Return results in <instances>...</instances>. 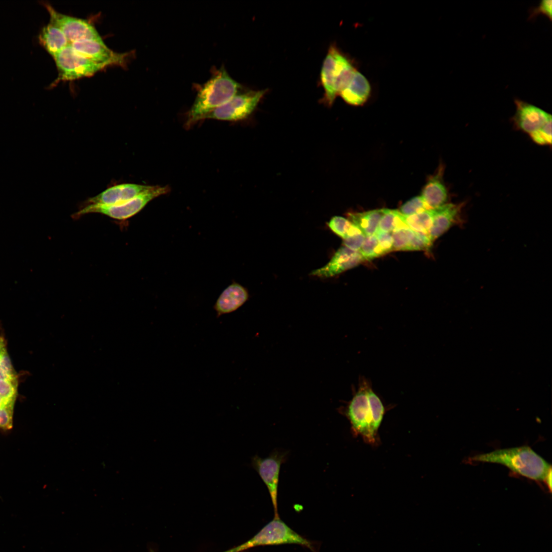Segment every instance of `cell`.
I'll list each match as a JSON object with an SVG mask.
<instances>
[{"mask_svg":"<svg viewBox=\"0 0 552 552\" xmlns=\"http://www.w3.org/2000/svg\"><path fill=\"white\" fill-rule=\"evenodd\" d=\"M469 460L501 464L516 473L537 481L544 480L551 470L550 465L528 446L496 450L474 455Z\"/></svg>","mask_w":552,"mask_h":552,"instance_id":"cell-1","label":"cell"},{"mask_svg":"<svg viewBox=\"0 0 552 552\" xmlns=\"http://www.w3.org/2000/svg\"><path fill=\"white\" fill-rule=\"evenodd\" d=\"M240 87V84L224 68L218 70L198 89L187 113V126L201 120L205 115L227 102L237 94Z\"/></svg>","mask_w":552,"mask_h":552,"instance_id":"cell-2","label":"cell"},{"mask_svg":"<svg viewBox=\"0 0 552 552\" xmlns=\"http://www.w3.org/2000/svg\"><path fill=\"white\" fill-rule=\"evenodd\" d=\"M287 544H298L315 551L310 541L293 531L279 517H274L248 541L223 552H242L259 546Z\"/></svg>","mask_w":552,"mask_h":552,"instance_id":"cell-3","label":"cell"},{"mask_svg":"<svg viewBox=\"0 0 552 552\" xmlns=\"http://www.w3.org/2000/svg\"><path fill=\"white\" fill-rule=\"evenodd\" d=\"M371 384L364 377H361L357 390L344 409L343 413L351 423L356 434L361 435L370 443L376 442L377 433L374 428L373 415L367 390Z\"/></svg>","mask_w":552,"mask_h":552,"instance_id":"cell-4","label":"cell"},{"mask_svg":"<svg viewBox=\"0 0 552 552\" xmlns=\"http://www.w3.org/2000/svg\"><path fill=\"white\" fill-rule=\"evenodd\" d=\"M167 186H151L146 191L125 203L112 205H82L73 215L74 218L91 213L103 214L111 218L126 220L139 213L149 202L170 191Z\"/></svg>","mask_w":552,"mask_h":552,"instance_id":"cell-5","label":"cell"},{"mask_svg":"<svg viewBox=\"0 0 552 552\" xmlns=\"http://www.w3.org/2000/svg\"><path fill=\"white\" fill-rule=\"evenodd\" d=\"M53 58L58 76L53 85L60 81H71L90 77L107 67L88 59L78 54L70 44L57 54Z\"/></svg>","mask_w":552,"mask_h":552,"instance_id":"cell-6","label":"cell"},{"mask_svg":"<svg viewBox=\"0 0 552 552\" xmlns=\"http://www.w3.org/2000/svg\"><path fill=\"white\" fill-rule=\"evenodd\" d=\"M266 90L236 94L227 102L205 115L201 120L236 121L245 119L254 110Z\"/></svg>","mask_w":552,"mask_h":552,"instance_id":"cell-7","label":"cell"},{"mask_svg":"<svg viewBox=\"0 0 552 552\" xmlns=\"http://www.w3.org/2000/svg\"><path fill=\"white\" fill-rule=\"evenodd\" d=\"M286 451L275 450L268 457L261 458L258 455L251 459V465L267 487L274 508V517H279L278 512V488L281 465L286 461Z\"/></svg>","mask_w":552,"mask_h":552,"instance_id":"cell-8","label":"cell"},{"mask_svg":"<svg viewBox=\"0 0 552 552\" xmlns=\"http://www.w3.org/2000/svg\"><path fill=\"white\" fill-rule=\"evenodd\" d=\"M44 5L50 15V22L62 31L70 44L83 39L103 40L95 27L86 20L61 13L50 4Z\"/></svg>","mask_w":552,"mask_h":552,"instance_id":"cell-9","label":"cell"},{"mask_svg":"<svg viewBox=\"0 0 552 552\" xmlns=\"http://www.w3.org/2000/svg\"><path fill=\"white\" fill-rule=\"evenodd\" d=\"M79 55L107 66L126 65L128 54L117 53L108 48L103 40L83 39L70 44Z\"/></svg>","mask_w":552,"mask_h":552,"instance_id":"cell-10","label":"cell"},{"mask_svg":"<svg viewBox=\"0 0 552 552\" xmlns=\"http://www.w3.org/2000/svg\"><path fill=\"white\" fill-rule=\"evenodd\" d=\"M516 111L512 118L515 128L530 135L546 122L551 115L540 108L520 99L514 100Z\"/></svg>","mask_w":552,"mask_h":552,"instance_id":"cell-11","label":"cell"},{"mask_svg":"<svg viewBox=\"0 0 552 552\" xmlns=\"http://www.w3.org/2000/svg\"><path fill=\"white\" fill-rule=\"evenodd\" d=\"M151 186L125 183L111 186L89 198L83 205H112L129 201L147 190Z\"/></svg>","mask_w":552,"mask_h":552,"instance_id":"cell-12","label":"cell"},{"mask_svg":"<svg viewBox=\"0 0 552 552\" xmlns=\"http://www.w3.org/2000/svg\"><path fill=\"white\" fill-rule=\"evenodd\" d=\"M363 261L359 251L342 246L326 265L312 271L310 274L320 278L333 277L357 266Z\"/></svg>","mask_w":552,"mask_h":552,"instance_id":"cell-13","label":"cell"},{"mask_svg":"<svg viewBox=\"0 0 552 552\" xmlns=\"http://www.w3.org/2000/svg\"><path fill=\"white\" fill-rule=\"evenodd\" d=\"M464 204V202L447 203L433 209L432 224L428 234L432 243L459 220Z\"/></svg>","mask_w":552,"mask_h":552,"instance_id":"cell-14","label":"cell"},{"mask_svg":"<svg viewBox=\"0 0 552 552\" xmlns=\"http://www.w3.org/2000/svg\"><path fill=\"white\" fill-rule=\"evenodd\" d=\"M248 297L245 287L237 282H232L221 292L213 306L217 317L235 311L248 300Z\"/></svg>","mask_w":552,"mask_h":552,"instance_id":"cell-15","label":"cell"},{"mask_svg":"<svg viewBox=\"0 0 552 552\" xmlns=\"http://www.w3.org/2000/svg\"><path fill=\"white\" fill-rule=\"evenodd\" d=\"M444 167L441 165L422 190L421 196L427 210L435 209L447 203L448 192L444 182Z\"/></svg>","mask_w":552,"mask_h":552,"instance_id":"cell-16","label":"cell"},{"mask_svg":"<svg viewBox=\"0 0 552 552\" xmlns=\"http://www.w3.org/2000/svg\"><path fill=\"white\" fill-rule=\"evenodd\" d=\"M338 48L331 45L324 61L320 79L325 90L323 102L328 106L332 105L337 96L335 89L336 79V53Z\"/></svg>","mask_w":552,"mask_h":552,"instance_id":"cell-17","label":"cell"},{"mask_svg":"<svg viewBox=\"0 0 552 552\" xmlns=\"http://www.w3.org/2000/svg\"><path fill=\"white\" fill-rule=\"evenodd\" d=\"M371 91V85L367 79L357 71L348 85L339 95L348 104L359 106L367 100Z\"/></svg>","mask_w":552,"mask_h":552,"instance_id":"cell-18","label":"cell"},{"mask_svg":"<svg viewBox=\"0 0 552 552\" xmlns=\"http://www.w3.org/2000/svg\"><path fill=\"white\" fill-rule=\"evenodd\" d=\"M38 39L40 45L53 57L70 44L62 31L50 22L42 28Z\"/></svg>","mask_w":552,"mask_h":552,"instance_id":"cell-19","label":"cell"},{"mask_svg":"<svg viewBox=\"0 0 552 552\" xmlns=\"http://www.w3.org/2000/svg\"><path fill=\"white\" fill-rule=\"evenodd\" d=\"M385 209L371 210L362 213H349L348 220L359 228L366 236L376 233L380 220L384 214Z\"/></svg>","mask_w":552,"mask_h":552,"instance_id":"cell-20","label":"cell"},{"mask_svg":"<svg viewBox=\"0 0 552 552\" xmlns=\"http://www.w3.org/2000/svg\"><path fill=\"white\" fill-rule=\"evenodd\" d=\"M433 215V210H426L412 215L404 216L409 228L428 236L432 224Z\"/></svg>","mask_w":552,"mask_h":552,"instance_id":"cell-21","label":"cell"},{"mask_svg":"<svg viewBox=\"0 0 552 552\" xmlns=\"http://www.w3.org/2000/svg\"><path fill=\"white\" fill-rule=\"evenodd\" d=\"M405 227L408 226L405 221L404 216L398 210L385 209L377 232L391 233L396 229Z\"/></svg>","mask_w":552,"mask_h":552,"instance_id":"cell-22","label":"cell"},{"mask_svg":"<svg viewBox=\"0 0 552 552\" xmlns=\"http://www.w3.org/2000/svg\"><path fill=\"white\" fill-rule=\"evenodd\" d=\"M367 395L372 410L374 428L377 433L384 415L385 408L380 398L373 390L371 385L368 388Z\"/></svg>","mask_w":552,"mask_h":552,"instance_id":"cell-23","label":"cell"},{"mask_svg":"<svg viewBox=\"0 0 552 552\" xmlns=\"http://www.w3.org/2000/svg\"><path fill=\"white\" fill-rule=\"evenodd\" d=\"M415 232L408 227L393 231L391 234L393 240V250H407Z\"/></svg>","mask_w":552,"mask_h":552,"instance_id":"cell-24","label":"cell"},{"mask_svg":"<svg viewBox=\"0 0 552 552\" xmlns=\"http://www.w3.org/2000/svg\"><path fill=\"white\" fill-rule=\"evenodd\" d=\"M359 252L364 261H371L382 256L375 234L366 236Z\"/></svg>","mask_w":552,"mask_h":552,"instance_id":"cell-25","label":"cell"},{"mask_svg":"<svg viewBox=\"0 0 552 552\" xmlns=\"http://www.w3.org/2000/svg\"><path fill=\"white\" fill-rule=\"evenodd\" d=\"M365 236L356 226L352 223L346 237L343 239V246L354 251H359Z\"/></svg>","mask_w":552,"mask_h":552,"instance_id":"cell-26","label":"cell"},{"mask_svg":"<svg viewBox=\"0 0 552 552\" xmlns=\"http://www.w3.org/2000/svg\"><path fill=\"white\" fill-rule=\"evenodd\" d=\"M551 120L529 135L535 143L541 146H551Z\"/></svg>","mask_w":552,"mask_h":552,"instance_id":"cell-27","label":"cell"},{"mask_svg":"<svg viewBox=\"0 0 552 552\" xmlns=\"http://www.w3.org/2000/svg\"><path fill=\"white\" fill-rule=\"evenodd\" d=\"M17 394L16 379H0V397L5 404L15 402Z\"/></svg>","mask_w":552,"mask_h":552,"instance_id":"cell-28","label":"cell"},{"mask_svg":"<svg viewBox=\"0 0 552 552\" xmlns=\"http://www.w3.org/2000/svg\"><path fill=\"white\" fill-rule=\"evenodd\" d=\"M427 210L421 196H416L401 206L398 211L403 216L412 215Z\"/></svg>","mask_w":552,"mask_h":552,"instance_id":"cell-29","label":"cell"},{"mask_svg":"<svg viewBox=\"0 0 552 552\" xmlns=\"http://www.w3.org/2000/svg\"><path fill=\"white\" fill-rule=\"evenodd\" d=\"M352 223L347 218L341 216L332 217L328 223L329 228L342 239L346 237Z\"/></svg>","mask_w":552,"mask_h":552,"instance_id":"cell-30","label":"cell"},{"mask_svg":"<svg viewBox=\"0 0 552 552\" xmlns=\"http://www.w3.org/2000/svg\"><path fill=\"white\" fill-rule=\"evenodd\" d=\"M15 402L4 404L0 407V428L9 430L13 426V411Z\"/></svg>","mask_w":552,"mask_h":552,"instance_id":"cell-31","label":"cell"},{"mask_svg":"<svg viewBox=\"0 0 552 552\" xmlns=\"http://www.w3.org/2000/svg\"><path fill=\"white\" fill-rule=\"evenodd\" d=\"M432 244L427 235L415 232L407 250H427Z\"/></svg>","mask_w":552,"mask_h":552,"instance_id":"cell-32","label":"cell"},{"mask_svg":"<svg viewBox=\"0 0 552 552\" xmlns=\"http://www.w3.org/2000/svg\"><path fill=\"white\" fill-rule=\"evenodd\" d=\"M375 235L382 255L393 250V240L391 233L376 232Z\"/></svg>","mask_w":552,"mask_h":552,"instance_id":"cell-33","label":"cell"},{"mask_svg":"<svg viewBox=\"0 0 552 552\" xmlns=\"http://www.w3.org/2000/svg\"><path fill=\"white\" fill-rule=\"evenodd\" d=\"M551 5L552 1L551 0L542 1L537 7L531 9L528 19L534 18L539 14H543L551 21L552 17Z\"/></svg>","mask_w":552,"mask_h":552,"instance_id":"cell-34","label":"cell"},{"mask_svg":"<svg viewBox=\"0 0 552 552\" xmlns=\"http://www.w3.org/2000/svg\"><path fill=\"white\" fill-rule=\"evenodd\" d=\"M0 369L11 378L16 379V373L13 368L6 350L0 356Z\"/></svg>","mask_w":552,"mask_h":552,"instance_id":"cell-35","label":"cell"},{"mask_svg":"<svg viewBox=\"0 0 552 552\" xmlns=\"http://www.w3.org/2000/svg\"><path fill=\"white\" fill-rule=\"evenodd\" d=\"M544 480L546 481L550 491L551 489V470L549 471Z\"/></svg>","mask_w":552,"mask_h":552,"instance_id":"cell-36","label":"cell"},{"mask_svg":"<svg viewBox=\"0 0 552 552\" xmlns=\"http://www.w3.org/2000/svg\"><path fill=\"white\" fill-rule=\"evenodd\" d=\"M5 350H6V349L5 347L4 339L0 335V356Z\"/></svg>","mask_w":552,"mask_h":552,"instance_id":"cell-37","label":"cell"},{"mask_svg":"<svg viewBox=\"0 0 552 552\" xmlns=\"http://www.w3.org/2000/svg\"><path fill=\"white\" fill-rule=\"evenodd\" d=\"M4 404V400L0 397V407H1Z\"/></svg>","mask_w":552,"mask_h":552,"instance_id":"cell-38","label":"cell"}]
</instances>
